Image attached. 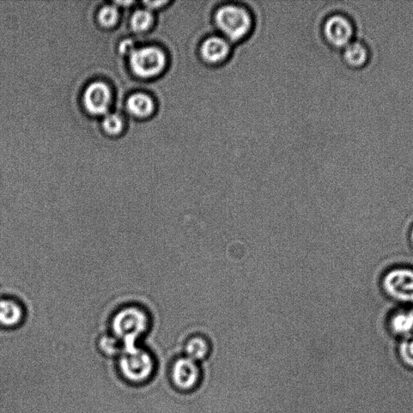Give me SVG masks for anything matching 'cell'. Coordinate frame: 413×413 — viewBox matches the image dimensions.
Returning <instances> with one entry per match:
<instances>
[{"label": "cell", "instance_id": "cell-12", "mask_svg": "<svg viewBox=\"0 0 413 413\" xmlns=\"http://www.w3.org/2000/svg\"><path fill=\"white\" fill-rule=\"evenodd\" d=\"M123 349L122 344L109 332L101 334L96 340L95 350L100 355L107 360L117 361L119 356L122 354Z\"/></svg>", "mask_w": 413, "mask_h": 413}, {"label": "cell", "instance_id": "cell-19", "mask_svg": "<svg viewBox=\"0 0 413 413\" xmlns=\"http://www.w3.org/2000/svg\"><path fill=\"white\" fill-rule=\"evenodd\" d=\"M399 355L404 365L413 370V337L406 338L399 345Z\"/></svg>", "mask_w": 413, "mask_h": 413}, {"label": "cell", "instance_id": "cell-1", "mask_svg": "<svg viewBox=\"0 0 413 413\" xmlns=\"http://www.w3.org/2000/svg\"><path fill=\"white\" fill-rule=\"evenodd\" d=\"M153 326V317L147 307L129 303L115 309L108 322V332L117 338L123 350L141 345Z\"/></svg>", "mask_w": 413, "mask_h": 413}, {"label": "cell", "instance_id": "cell-14", "mask_svg": "<svg viewBox=\"0 0 413 413\" xmlns=\"http://www.w3.org/2000/svg\"><path fill=\"white\" fill-rule=\"evenodd\" d=\"M392 332L397 335L410 338L413 332V312H399L393 315L390 321Z\"/></svg>", "mask_w": 413, "mask_h": 413}, {"label": "cell", "instance_id": "cell-16", "mask_svg": "<svg viewBox=\"0 0 413 413\" xmlns=\"http://www.w3.org/2000/svg\"><path fill=\"white\" fill-rule=\"evenodd\" d=\"M154 16L147 9H138L133 12L131 18V26L136 32L147 31L153 24Z\"/></svg>", "mask_w": 413, "mask_h": 413}, {"label": "cell", "instance_id": "cell-9", "mask_svg": "<svg viewBox=\"0 0 413 413\" xmlns=\"http://www.w3.org/2000/svg\"><path fill=\"white\" fill-rule=\"evenodd\" d=\"M324 31L328 40L337 46H346L354 33V26L347 16L333 14L326 20Z\"/></svg>", "mask_w": 413, "mask_h": 413}, {"label": "cell", "instance_id": "cell-6", "mask_svg": "<svg viewBox=\"0 0 413 413\" xmlns=\"http://www.w3.org/2000/svg\"><path fill=\"white\" fill-rule=\"evenodd\" d=\"M28 318L23 302L10 295L0 296V330L6 332L20 330Z\"/></svg>", "mask_w": 413, "mask_h": 413}, {"label": "cell", "instance_id": "cell-20", "mask_svg": "<svg viewBox=\"0 0 413 413\" xmlns=\"http://www.w3.org/2000/svg\"><path fill=\"white\" fill-rule=\"evenodd\" d=\"M135 41L131 39H126L121 41L119 46V51L121 53L130 54L135 51Z\"/></svg>", "mask_w": 413, "mask_h": 413}, {"label": "cell", "instance_id": "cell-15", "mask_svg": "<svg viewBox=\"0 0 413 413\" xmlns=\"http://www.w3.org/2000/svg\"><path fill=\"white\" fill-rule=\"evenodd\" d=\"M344 57L350 65L361 66L368 57L367 46L360 41H350L345 46Z\"/></svg>", "mask_w": 413, "mask_h": 413}, {"label": "cell", "instance_id": "cell-5", "mask_svg": "<svg viewBox=\"0 0 413 413\" xmlns=\"http://www.w3.org/2000/svg\"><path fill=\"white\" fill-rule=\"evenodd\" d=\"M202 377L199 363L186 356L177 358L172 364L171 380L174 387L181 392L196 390Z\"/></svg>", "mask_w": 413, "mask_h": 413}, {"label": "cell", "instance_id": "cell-23", "mask_svg": "<svg viewBox=\"0 0 413 413\" xmlns=\"http://www.w3.org/2000/svg\"><path fill=\"white\" fill-rule=\"evenodd\" d=\"M411 241H412V245L413 246V228H412V232H411Z\"/></svg>", "mask_w": 413, "mask_h": 413}, {"label": "cell", "instance_id": "cell-7", "mask_svg": "<svg viewBox=\"0 0 413 413\" xmlns=\"http://www.w3.org/2000/svg\"><path fill=\"white\" fill-rule=\"evenodd\" d=\"M388 296L400 302H413V271L399 268L388 272L382 281Z\"/></svg>", "mask_w": 413, "mask_h": 413}, {"label": "cell", "instance_id": "cell-4", "mask_svg": "<svg viewBox=\"0 0 413 413\" xmlns=\"http://www.w3.org/2000/svg\"><path fill=\"white\" fill-rule=\"evenodd\" d=\"M130 57L131 68L140 77L157 76L166 68V54L155 46L136 48Z\"/></svg>", "mask_w": 413, "mask_h": 413}, {"label": "cell", "instance_id": "cell-8", "mask_svg": "<svg viewBox=\"0 0 413 413\" xmlns=\"http://www.w3.org/2000/svg\"><path fill=\"white\" fill-rule=\"evenodd\" d=\"M83 100L89 113L95 115L105 114L111 105L112 90L105 82H93L84 90Z\"/></svg>", "mask_w": 413, "mask_h": 413}, {"label": "cell", "instance_id": "cell-11", "mask_svg": "<svg viewBox=\"0 0 413 413\" xmlns=\"http://www.w3.org/2000/svg\"><path fill=\"white\" fill-rule=\"evenodd\" d=\"M210 352L209 340L199 334L188 338L184 345L185 356L198 363L206 360L209 356Z\"/></svg>", "mask_w": 413, "mask_h": 413}, {"label": "cell", "instance_id": "cell-21", "mask_svg": "<svg viewBox=\"0 0 413 413\" xmlns=\"http://www.w3.org/2000/svg\"><path fill=\"white\" fill-rule=\"evenodd\" d=\"M167 3V1H143L145 7L149 10L161 8L162 5H165Z\"/></svg>", "mask_w": 413, "mask_h": 413}, {"label": "cell", "instance_id": "cell-2", "mask_svg": "<svg viewBox=\"0 0 413 413\" xmlns=\"http://www.w3.org/2000/svg\"><path fill=\"white\" fill-rule=\"evenodd\" d=\"M120 377L126 384L141 387L148 384L157 372V360L152 351L144 345L123 350L117 360Z\"/></svg>", "mask_w": 413, "mask_h": 413}, {"label": "cell", "instance_id": "cell-3", "mask_svg": "<svg viewBox=\"0 0 413 413\" xmlns=\"http://www.w3.org/2000/svg\"><path fill=\"white\" fill-rule=\"evenodd\" d=\"M216 26L229 40H239L250 31L252 20L244 8L228 4L219 8L215 14Z\"/></svg>", "mask_w": 413, "mask_h": 413}, {"label": "cell", "instance_id": "cell-17", "mask_svg": "<svg viewBox=\"0 0 413 413\" xmlns=\"http://www.w3.org/2000/svg\"><path fill=\"white\" fill-rule=\"evenodd\" d=\"M119 16L117 6L108 4L100 9L98 14V21L103 26L112 27L117 23Z\"/></svg>", "mask_w": 413, "mask_h": 413}, {"label": "cell", "instance_id": "cell-13", "mask_svg": "<svg viewBox=\"0 0 413 413\" xmlns=\"http://www.w3.org/2000/svg\"><path fill=\"white\" fill-rule=\"evenodd\" d=\"M127 108L129 111L138 117H147L153 113L155 103L151 97L143 93L131 95L127 100Z\"/></svg>", "mask_w": 413, "mask_h": 413}, {"label": "cell", "instance_id": "cell-18", "mask_svg": "<svg viewBox=\"0 0 413 413\" xmlns=\"http://www.w3.org/2000/svg\"><path fill=\"white\" fill-rule=\"evenodd\" d=\"M103 129L111 135H117L122 131L123 120L118 114L108 113L102 121Z\"/></svg>", "mask_w": 413, "mask_h": 413}, {"label": "cell", "instance_id": "cell-22", "mask_svg": "<svg viewBox=\"0 0 413 413\" xmlns=\"http://www.w3.org/2000/svg\"><path fill=\"white\" fill-rule=\"evenodd\" d=\"M133 2L132 1H129V0H127V1H124V0H118V1H115V5H121V6H127L130 4H132Z\"/></svg>", "mask_w": 413, "mask_h": 413}, {"label": "cell", "instance_id": "cell-10", "mask_svg": "<svg viewBox=\"0 0 413 413\" xmlns=\"http://www.w3.org/2000/svg\"><path fill=\"white\" fill-rule=\"evenodd\" d=\"M229 51L230 46L228 41L218 36H211L206 38L200 47L203 58L211 63L221 62L229 56Z\"/></svg>", "mask_w": 413, "mask_h": 413}]
</instances>
